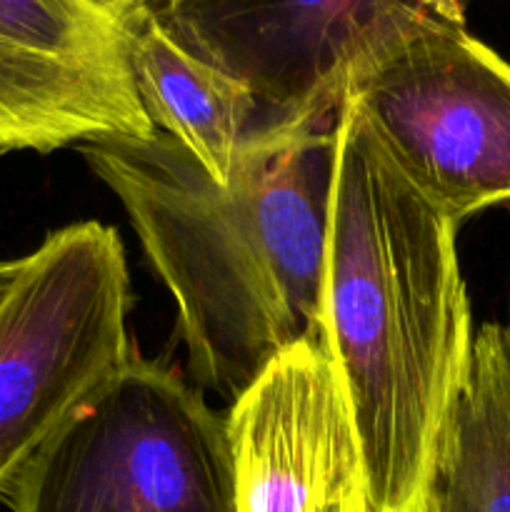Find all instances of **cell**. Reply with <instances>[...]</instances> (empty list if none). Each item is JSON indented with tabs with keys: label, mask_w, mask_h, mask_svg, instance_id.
Returning a JSON list of instances; mask_svg holds the SVG:
<instances>
[{
	"label": "cell",
	"mask_w": 510,
	"mask_h": 512,
	"mask_svg": "<svg viewBox=\"0 0 510 512\" xmlns=\"http://www.w3.org/2000/svg\"><path fill=\"white\" fill-rule=\"evenodd\" d=\"M125 40L135 90L153 128L228 185L240 155L268 135L253 95L185 48L145 5L125 8Z\"/></svg>",
	"instance_id": "obj_9"
},
{
	"label": "cell",
	"mask_w": 510,
	"mask_h": 512,
	"mask_svg": "<svg viewBox=\"0 0 510 512\" xmlns=\"http://www.w3.org/2000/svg\"><path fill=\"white\" fill-rule=\"evenodd\" d=\"M118 230L85 220L25 255L0 303V495L133 355Z\"/></svg>",
	"instance_id": "obj_4"
},
{
	"label": "cell",
	"mask_w": 510,
	"mask_h": 512,
	"mask_svg": "<svg viewBox=\"0 0 510 512\" xmlns=\"http://www.w3.org/2000/svg\"><path fill=\"white\" fill-rule=\"evenodd\" d=\"M395 170L460 225L510 203V63L463 20L410 28L345 90Z\"/></svg>",
	"instance_id": "obj_5"
},
{
	"label": "cell",
	"mask_w": 510,
	"mask_h": 512,
	"mask_svg": "<svg viewBox=\"0 0 510 512\" xmlns=\"http://www.w3.org/2000/svg\"><path fill=\"white\" fill-rule=\"evenodd\" d=\"M470 0H190L153 10L170 33L238 80L268 133L330 128L355 70L433 20H463Z\"/></svg>",
	"instance_id": "obj_6"
},
{
	"label": "cell",
	"mask_w": 510,
	"mask_h": 512,
	"mask_svg": "<svg viewBox=\"0 0 510 512\" xmlns=\"http://www.w3.org/2000/svg\"><path fill=\"white\" fill-rule=\"evenodd\" d=\"M423 512H510V353L498 323L475 333Z\"/></svg>",
	"instance_id": "obj_10"
},
{
	"label": "cell",
	"mask_w": 510,
	"mask_h": 512,
	"mask_svg": "<svg viewBox=\"0 0 510 512\" xmlns=\"http://www.w3.org/2000/svg\"><path fill=\"white\" fill-rule=\"evenodd\" d=\"M25 258H15V260H0V303L5 300V295L10 293V288L18 280L20 270H23Z\"/></svg>",
	"instance_id": "obj_11"
},
{
	"label": "cell",
	"mask_w": 510,
	"mask_h": 512,
	"mask_svg": "<svg viewBox=\"0 0 510 512\" xmlns=\"http://www.w3.org/2000/svg\"><path fill=\"white\" fill-rule=\"evenodd\" d=\"M338 512H373V510H370L368 500H365L363 488H360V490H355V493L350 495L348 500H345L343 508H340Z\"/></svg>",
	"instance_id": "obj_12"
},
{
	"label": "cell",
	"mask_w": 510,
	"mask_h": 512,
	"mask_svg": "<svg viewBox=\"0 0 510 512\" xmlns=\"http://www.w3.org/2000/svg\"><path fill=\"white\" fill-rule=\"evenodd\" d=\"M458 225L390 165L350 105L335 118L320 343L373 512H423L473 358Z\"/></svg>",
	"instance_id": "obj_2"
},
{
	"label": "cell",
	"mask_w": 510,
	"mask_h": 512,
	"mask_svg": "<svg viewBox=\"0 0 510 512\" xmlns=\"http://www.w3.org/2000/svg\"><path fill=\"white\" fill-rule=\"evenodd\" d=\"M133 3L145 5V8H153V10H168V8H175V5L190 3V0H133Z\"/></svg>",
	"instance_id": "obj_13"
},
{
	"label": "cell",
	"mask_w": 510,
	"mask_h": 512,
	"mask_svg": "<svg viewBox=\"0 0 510 512\" xmlns=\"http://www.w3.org/2000/svg\"><path fill=\"white\" fill-rule=\"evenodd\" d=\"M105 3L118 5V8H128V5H133V0H105Z\"/></svg>",
	"instance_id": "obj_15"
},
{
	"label": "cell",
	"mask_w": 510,
	"mask_h": 512,
	"mask_svg": "<svg viewBox=\"0 0 510 512\" xmlns=\"http://www.w3.org/2000/svg\"><path fill=\"white\" fill-rule=\"evenodd\" d=\"M150 133L130 73L125 8L0 0V153Z\"/></svg>",
	"instance_id": "obj_7"
},
{
	"label": "cell",
	"mask_w": 510,
	"mask_h": 512,
	"mask_svg": "<svg viewBox=\"0 0 510 512\" xmlns=\"http://www.w3.org/2000/svg\"><path fill=\"white\" fill-rule=\"evenodd\" d=\"M0 498L13 512H235L225 415L133 350Z\"/></svg>",
	"instance_id": "obj_3"
},
{
	"label": "cell",
	"mask_w": 510,
	"mask_h": 512,
	"mask_svg": "<svg viewBox=\"0 0 510 512\" xmlns=\"http://www.w3.org/2000/svg\"><path fill=\"white\" fill-rule=\"evenodd\" d=\"M503 328V338L505 345H508V353H510V273H508V315H505V323L500 325Z\"/></svg>",
	"instance_id": "obj_14"
},
{
	"label": "cell",
	"mask_w": 510,
	"mask_h": 512,
	"mask_svg": "<svg viewBox=\"0 0 510 512\" xmlns=\"http://www.w3.org/2000/svg\"><path fill=\"white\" fill-rule=\"evenodd\" d=\"M235 512H338L363 488L360 448L320 338L275 355L225 413Z\"/></svg>",
	"instance_id": "obj_8"
},
{
	"label": "cell",
	"mask_w": 510,
	"mask_h": 512,
	"mask_svg": "<svg viewBox=\"0 0 510 512\" xmlns=\"http://www.w3.org/2000/svg\"><path fill=\"white\" fill-rule=\"evenodd\" d=\"M78 150L173 295L198 388L233 400L275 355L320 338L335 123L263 135L228 185L160 130Z\"/></svg>",
	"instance_id": "obj_1"
}]
</instances>
